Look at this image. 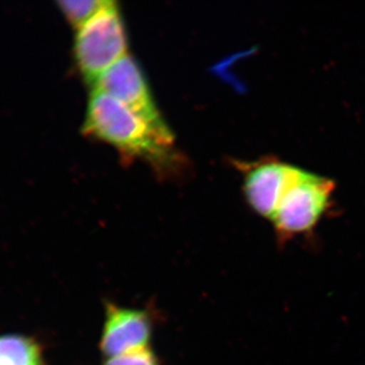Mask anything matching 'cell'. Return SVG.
<instances>
[{"label": "cell", "mask_w": 365, "mask_h": 365, "mask_svg": "<svg viewBox=\"0 0 365 365\" xmlns=\"http://www.w3.org/2000/svg\"><path fill=\"white\" fill-rule=\"evenodd\" d=\"M237 165L244 174L242 189L250 207L269 220H272L281 198L302 169L275 157L237 163Z\"/></svg>", "instance_id": "5b68a950"}, {"label": "cell", "mask_w": 365, "mask_h": 365, "mask_svg": "<svg viewBox=\"0 0 365 365\" xmlns=\"http://www.w3.org/2000/svg\"><path fill=\"white\" fill-rule=\"evenodd\" d=\"M102 365H163L151 348L106 359Z\"/></svg>", "instance_id": "9c48e42d"}, {"label": "cell", "mask_w": 365, "mask_h": 365, "mask_svg": "<svg viewBox=\"0 0 365 365\" xmlns=\"http://www.w3.org/2000/svg\"><path fill=\"white\" fill-rule=\"evenodd\" d=\"M335 189L330 178L300 169L270 220L278 244H287L314 230L330 207Z\"/></svg>", "instance_id": "7a4b0ae2"}, {"label": "cell", "mask_w": 365, "mask_h": 365, "mask_svg": "<svg viewBox=\"0 0 365 365\" xmlns=\"http://www.w3.org/2000/svg\"><path fill=\"white\" fill-rule=\"evenodd\" d=\"M104 312L98 349L106 359L150 348L158 319L155 307L138 309L106 300Z\"/></svg>", "instance_id": "277c9868"}, {"label": "cell", "mask_w": 365, "mask_h": 365, "mask_svg": "<svg viewBox=\"0 0 365 365\" xmlns=\"http://www.w3.org/2000/svg\"><path fill=\"white\" fill-rule=\"evenodd\" d=\"M83 133L116 148L127 157L155 165L167 163L174 136L162 132L104 91L93 88L86 110Z\"/></svg>", "instance_id": "6da1fadb"}, {"label": "cell", "mask_w": 365, "mask_h": 365, "mask_svg": "<svg viewBox=\"0 0 365 365\" xmlns=\"http://www.w3.org/2000/svg\"><path fill=\"white\" fill-rule=\"evenodd\" d=\"M110 0H81V1H58L60 11L73 28L81 29L101 11L111 6Z\"/></svg>", "instance_id": "ba28073f"}, {"label": "cell", "mask_w": 365, "mask_h": 365, "mask_svg": "<svg viewBox=\"0 0 365 365\" xmlns=\"http://www.w3.org/2000/svg\"><path fill=\"white\" fill-rule=\"evenodd\" d=\"M73 54L81 76L93 86L110 66L127 55L126 32L116 2L78 29Z\"/></svg>", "instance_id": "3957f363"}, {"label": "cell", "mask_w": 365, "mask_h": 365, "mask_svg": "<svg viewBox=\"0 0 365 365\" xmlns=\"http://www.w3.org/2000/svg\"><path fill=\"white\" fill-rule=\"evenodd\" d=\"M93 88L117 98L158 130L170 132L153 101L143 71L128 54L110 66L96 81Z\"/></svg>", "instance_id": "8992f818"}, {"label": "cell", "mask_w": 365, "mask_h": 365, "mask_svg": "<svg viewBox=\"0 0 365 365\" xmlns=\"http://www.w3.org/2000/svg\"><path fill=\"white\" fill-rule=\"evenodd\" d=\"M0 365H50L44 346L33 336L0 335Z\"/></svg>", "instance_id": "52a82bcc"}]
</instances>
